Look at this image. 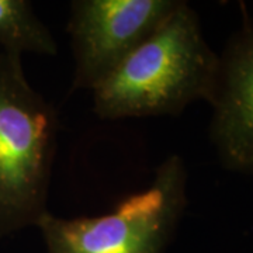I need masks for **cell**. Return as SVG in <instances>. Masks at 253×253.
Listing matches in <instances>:
<instances>
[{
    "label": "cell",
    "mask_w": 253,
    "mask_h": 253,
    "mask_svg": "<svg viewBox=\"0 0 253 253\" xmlns=\"http://www.w3.org/2000/svg\"><path fill=\"white\" fill-rule=\"evenodd\" d=\"M181 0H73L66 33L72 90H93L162 26Z\"/></svg>",
    "instance_id": "4"
},
{
    "label": "cell",
    "mask_w": 253,
    "mask_h": 253,
    "mask_svg": "<svg viewBox=\"0 0 253 253\" xmlns=\"http://www.w3.org/2000/svg\"><path fill=\"white\" fill-rule=\"evenodd\" d=\"M241 10L242 24L219 55L210 139L226 170L253 176V20Z\"/></svg>",
    "instance_id": "5"
},
{
    "label": "cell",
    "mask_w": 253,
    "mask_h": 253,
    "mask_svg": "<svg viewBox=\"0 0 253 253\" xmlns=\"http://www.w3.org/2000/svg\"><path fill=\"white\" fill-rule=\"evenodd\" d=\"M219 55L208 45L197 11L181 0L162 26L93 90L101 120L179 116L194 101L211 103Z\"/></svg>",
    "instance_id": "1"
},
{
    "label": "cell",
    "mask_w": 253,
    "mask_h": 253,
    "mask_svg": "<svg viewBox=\"0 0 253 253\" xmlns=\"http://www.w3.org/2000/svg\"><path fill=\"white\" fill-rule=\"evenodd\" d=\"M59 120L21 56L0 52V238L36 226L48 211Z\"/></svg>",
    "instance_id": "2"
},
{
    "label": "cell",
    "mask_w": 253,
    "mask_h": 253,
    "mask_svg": "<svg viewBox=\"0 0 253 253\" xmlns=\"http://www.w3.org/2000/svg\"><path fill=\"white\" fill-rule=\"evenodd\" d=\"M187 168L169 155L152 181L94 217L38 219L46 253H165L187 208Z\"/></svg>",
    "instance_id": "3"
},
{
    "label": "cell",
    "mask_w": 253,
    "mask_h": 253,
    "mask_svg": "<svg viewBox=\"0 0 253 253\" xmlns=\"http://www.w3.org/2000/svg\"><path fill=\"white\" fill-rule=\"evenodd\" d=\"M0 46L3 52L18 56L58 54L54 34L27 0H0Z\"/></svg>",
    "instance_id": "6"
}]
</instances>
